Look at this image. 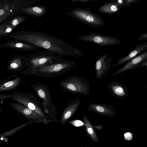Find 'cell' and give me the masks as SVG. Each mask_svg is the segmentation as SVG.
Here are the masks:
<instances>
[{"instance_id": "obj_1", "label": "cell", "mask_w": 147, "mask_h": 147, "mask_svg": "<svg viewBox=\"0 0 147 147\" xmlns=\"http://www.w3.org/2000/svg\"><path fill=\"white\" fill-rule=\"evenodd\" d=\"M8 36L15 40L30 43L61 56H67L78 58L84 56L81 50L61 39L43 32L18 31L10 33Z\"/></svg>"}, {"instance_id": "obj_2", "label": "cell", "mask_w": 147, "mask_h": 147, "mask_svg": "<svg viewBox=\"0 0 147 147\" xmlns=\"http://www.w3.org/2000/svg\"><path fill=\"white\" fill-rule=\"evenodd\" d=\"M76 65L74 61L61 58L38 68H31V73L37 76L54 77L70 70Z\"/></svg>"}, {"instance_id": "obj_3", "label": "cell", "mask_w": 147, "mask_h": 147, "mask_svg": "<svg viewBox=\"0 0 147 147\" xmlns=\"http://www.w3.org/2000/svg\"><path fill=\"white\" fill-rule=\"evenodd\" d=\"M66 13L74 19L92 28H103L105 22L100 16L92 13L90 8H76Z\"/></svg>"}, {"instance_id": "obj_4", "label": "cell", "mask_w": 147, "mask_h": 147, "mask_svg": "<svg viewBox=\"0 0 147 147\" xmlns=\"http://www.w3.org/2000/svg\"><path fill=\"white\" fill-rule=\"evenodd\" d=\"M59 84L65 92L83 96L88 95L90 93L89 82L82 77H70L61 81Z\"/></svg>"}, {"instance_id": "obj_5", "label": "cell", "mask_w": 147, "mask_h": 147, "mask_svg": "<svg viewBox=\"0 0 147 147\" xmlns=\"http://www.w3.org/2000/svg\"><path fill=\"white\" fill-rule=\"evenodd\" d=\"M32 87L39 97L43 100L40 105L43 107L45 114L49 115L56 114V107L53 103L47 86L44 83L38 82L33 85Z\"/></svg>"}, {"instance_id": "obj_6", "label": "cell", "mask_w": 147, "mask_h": 147, "mask_svg": "<svg viewBox=\"0 0 147 147\" xmlns=\"http://www.w3.org/2000/svg\"><path fill=\"white\" fill-rule=\"evenodd\" d=\"M38 1L27 0H0V17L6 15L13 16L19 13L23 7L34 5Z\"/></svg>"}, {"instance_id": "obj_7", "label": "cell", "mask_w": 147, "mask_h": 147, "mask_svg": "<svg viewBox=\"0 0 147 147\" xmlns=\"http://www.w3.org/2000/svg\"><path fill=\"white\" fill-rule=\"evenodd\" d=\"M61 58V56L56 55L51 52L43 51L29 55L27 58L26 65L31 68L37 69L51 64Z\"/></svg>"}, {"instance_id": "obj_8", "label": "cell", "mask_w": 147, "mask_h": 147, "mask_svg": "<svg viewBox=\"0 0 147 147\" xmlns=\"http://www.w3.org/2000/svg\"><path fill=\"white\" fill-rule=\"evenodd\" d=\"M80 40L92 42L100 46H110L119 44L120 40L111 36L104 35L96 33H91L79 37Z\"/></svg>"}, {"instance_id": "obj_9", "label": "cell", "mask_w": 147, "mask_h": 147, "mask_svg": "<svg viewBox=\"0 0 147 147\" xmlns=\"http://www.w3.org/2000/svg\"><path fill=\"white\" fill-rule=\"evenodd\" d=\"M111 64V58L109 57L107 53H105L96 61L95 69L96 78L100 79L108 73Z\"/></svg>"}, {"instance_id": "obj_10", "label": "cell", "mask_w": 147, "mask_h": 147, "mask_svg": "<svg viewBox=\"0 0 147 147\" xmlns=\"http://www.w3.org/2000/svg\"><path fill=\"white\" fill-rule=\"evenodd\" d=\"M81 101L79 98L69 101L63 111L60 122L63 125L67 122L77 110Z\"/></svg>"}, {"instance_id": "obj_11", "label": "cell", "mask_w": 147, "mask_h": 147, "mask_svg": "<svg viewBox=\"0 0 147 147\" xmlns=\"http://www.w3.org/2000/svg\"><path fill=\"white\" fill-rule=\"evenodd\" d=\"M38 47L30 43L18 40H8L0 44V48H10L18 50L30 51L37 49Z\"/></svg>"}, {"instance_id": "obj_12", "label": "cell", "mask_w": 147, "mask_h": 147, "mask_svg": "<svg viewBox=\"0 0 147 147\" xmlns=\"http://www.w3.org/2000/svg\"><path fill=\"white\" fill-rule=\"evenodd\" d=\"M86 108L90 111L103 115L113 116L116 114L115 109L111 106L107 104L92 103Z\"/></svg>"}, {"instance_id": "obj_13", "label": "cell", "mask_w": 147, "mask_h": 147, "mask_svg": "<svg viewBox=\"0 0 147 147\" xmlns=\"http://www.w3.org/2000/svg\"><path fill=\"white\" fill-rule=\"evenodd\" d=\"M146 60L147 51H146L141 55L129 61L123 67L113 74L112 76H115L127 71L133 70L140 63Z\"/></svg>"}, {"instance_id": "obj_14", "label": "cell", "mask_w": 147, "mask_h": 147, "mask_svg": "<svg viewBox=\"0 0 147 147\" xmlns=\"http://www.w3.org/2000/svg\"><path fill=\"white\" fill-rule=\"evenodd\" d=\"M147 50V42H145L136 46L134 49L127 56L121 57L114 63L112 67L118 66L128 61L131 59L140 55Z\"/></svg>"}, {"instance_id": "obj_15", "label": "cell", "mask_w": 147, "mask_h": 147, "mask_svg": "<svg viewBox=\"0 0 147 147\" xmlns=\"http://www.w3.org/2000/svg\"><path fill=\"white\" fill-rule=\"evenodd\" d=\"M110 93L112 96L119 98H126L128 92L126 87L122 84L117 82H112L108 86Z\"/></svg>"}, {"instance_id": "obj_16", "label": "cell", "mask_w": 147, "mask_h": 147, "mask_svg": "<svg viewBox=\"0 0 147 147\" xmlns=\"http://www.w3.org/2000/svg\"><path fill=\"white\" fill-rule=\"evenodd\" d=\"M47 11L46 7L43 5H36L21 8L19 13H23L33 16L39 17L45 15Z\"/></svg>"}, {"instance_id": "obj_17", "label": "cell", "mask_w": 147, "mask_h": 147, "mask_svg": "<svg viewBox=\"0 0 147 147\" xmlns=\"http://www.w3.org/2000/svg\"><path fill=\"white\" fill-rule=\"evenodd\" d=\"M122 7L113 2L106 3L100 7L98 10L99 12L111 15L119 12Z\"/></svg>"}, {"instance_id": "obj_18", "label": "cell", "mask_w": 147, "mask_h": 147, "mask_svg": "<svg viewBox=\"0 0 147 147\" xmlns=\"http://www.w3.org/2000/svg\"><path fill=\"white\" fill-rule=\"evenodd\" d=\"M27 58L24 56L16 55L10 60L9 66L14 69L17 68L19 66H24L26 65Z\"/></svg>"}, {"instance_id": "obj_19", "label": "cell", "mask_w": 147, "mask_h": 147, "mask_svg": "<svg viewBox=\"0 0 147 147\" xmlns=\"http://www.w3.org/2000/svg\"><path fill=\"white\" fill-rule=\"evenodd\" d=\"M26 19L24 16L20 15L13 16L10 19L9 24L13 28H15L18 24L25 21Z\"/></svg>"}, {"instance_id": "obj_20", "label": "cell", "mask_w": 147, "mask_h": 147, "mask_svg": "<svg viewBox=\"0 0 147 147\" xmlns=\"http://www.w3.org/2000/svg\"><path fill=\"white\" fill-rule=\"evenodd\" d=\"M9 23L6 26L5 28L1 33L0 37L2 36H5L8 35L12 32L14 30V28L12 27Z\"/></svg>"}, {"instance_id": "obj_21", "label": "cell", "mask_w": 147, "mask_h": 147, "mask_svg": "<svg viewBox=\"0 0 147 147\" xmlns=\"http://www.w3.org/2000/svg\"><path fill=\"white\" fill-rule=\"evenodd\" d=\"M67 122L71 123L74 126L76 127H80L82 126L84 124L83 122L80 120H78L67 121Z\"/></svg>"}, {"instance_id": "obj_22", "label": "cell", "mask_w": 147, "mask_h": 147, "mask_svg": "<svg viewBox=\"0 0 147 147\" xmlns=\"http://www.w3.org/2000/svg\"><path fill=\"white\" fill-rule=\"evenodd\" d=\"M111 1L114 3L122 8L125 7L124 0H111Z\"/></svg>"}, {"instance_id": "obj_23", "label": "cell", "mask_w": 147, "mask_h": 147, "mask_svg": "<svg viewBox=\"0 0 147 147\" xmlns=\"http://www.w3.org/2000/svg\"><path fill=\"white\" fill-rule=\"evenodd\" d=\"M10 19V18L0 24V36L1 33L5 28L6 25L9 22Z\"/></svg>"}, {"instance_id": "obj_24", "label": "cell", "mask_w": 147, "mask_h": 147, "mask_svg": "<svg viewBox=\"0 0 147 147\" xmlns=\"http://www.w3.org/2000/svg\"><path fill=\"white\" fill-rule=\"evenodd\" d=\"M140 0H124L125 7H128L132 4L135 3Z\"/></svg>"}, {"instance_id": "obj_25", "label": "cell", "mask_w": 147, "mask_h": 147, "mask_svg": "<svg viewBox=\"0 0 147 147\" xmlns=\"http://www.w3.org/2000/svg\"><path fill=\"white\" fill-rule=\"evenodd\" d=\"M137 39L140 40H147V32H146L145 33H142L140 34L138 37Z\"/></svg>"}, {"instance_id": "obj_26", "label": "cell", "mask_w": 147, "mask_h": 147, "mask_svg": "<svg viewBox=\"0 0 147 147\" xmlns=\"http://www.w3.org/2000/svg\"><path fill=\"white\" fill-rule=\"evenodd\" d=\"M12 17L9 15H6L0 17V24L5 21L11 18Z\"/></svg>"}, {"instance_id": "obj_27", "label": "cell", "mask_w": 147, "mask_h": 147, "mask_svg": "<svg viewBox=\"0 0 147 147\" xmlns=\"http://www.w3.org/2000/svg\"><path fill=\"white\" fill-rule=\"evenodd\" d=\"M146 66V69H147V60L144 61L138 65L136 67H141Z\"/></svg>"}, {"instance_id": "obj_28", "label": "cell", "mask_w": 147, "mask_h": 147, "mask_svg": "<svg viewBox=\"0 0 147 147\" xmlns=\"http://www.w3.org/2000/svg\"><path fill=\"white\" fill-rule=\"evenodd\" d=\"M124 136L126 139L130 140L132 138V136L131 134L129 132H127L124 134Z\"/></svg>"}, {"instance_id": "obj_29", "label": "cell", "mask_w": 147, "mask_h": 147, "mask_svg": "<svg viewBox=\"0 0 147 147\" xmlns=\"http://www.w3.org/2000/svg\"><path fill=\"white\" fill-rule=\"evenodd\" d=\"M14 84V82L13 81H9L5 83L4 86L7 88L13 86Z\"/></svg>"}, {"instance_id": "obj_30", "label": "cell", "mask_w": 147, "mask_h": 147, "mask_svg": "<svg viewBox=\"0 0 147 147\" xmlns=\"http://www.w3.org/2000/svg\"><path fill=\"white\" fill-rule=\"evenodd\" d=\"M71 2L79 1L83 3H86L89 2L90 1H92V0H70Z\"/></svg>"}, {"instance_id": "obj_31", "label": "cell", "mask_w": 147, "mask_h": 147, "mask_svg": "<svg viewBox=\"0 0 147 147\" xmlns=\"http://www.w3.org/2000/svg\"><path fill=\"white\" fill-rule=\"evenodd\" d=\"M87 131L90 134H92L93 133V131L91 127L88 128L87 129Z\"/></svg>"}]
</instances>
